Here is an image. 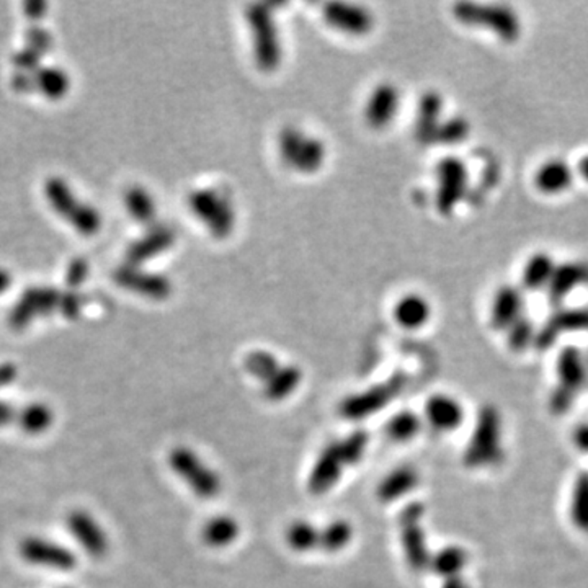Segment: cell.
<instances>
[{
	"label": "cell",
	"mask_w": 588,
	"mask_h": 588,
	"mask_svg": "<svg viewBox=\"0 0 588 588\" xmlns=\"http://www.w3.org/2000/svg\"><path fill=\"white\" fill-rule=\"evenodd\" d=\"M453 17L467 28L487 31L506 44L518 42L523 33L518 12L508 4L459 2L453 5Z\"/></svg>",
	"instance_id": "1"
},
{
	"label": "cell",
	"mask_w": 588,
	"mask_h": 588,
	"mask_svg": "<svg viewBox=\"0 0 588 588\" xmlns=\"http://www.w3.org/2000/svg\"><path fill=\"white\" fill-rule=\"evenodd\" d=\"M502 417L494 405H484L475 419L474 430L466 444L463 463L469 469L498 465L504 458Z\"/></svg>",
	"instance_id": "2"
},
{
	"label": "cell",
	"mask_w": 588,
	"mask_h": 588,
	"mask_svg": "<svg viewBox=\"0 0 588 588\" xmlns=\"http://www.w3.org/2000/svg\"><path fill=\"white\" fill-rule=\"evenodd\" d=\"M246 19L252 31L254 58L258 69L263 73L277 71L283 59V48L273 12L265 4H254L247 7Z\"/></svg>",
	"instance_id": "3"
},
{
	"label": "cell",
	"mask_w": 588,
	"mask_h": 588,
	"mask_svg": "<svg viewBox=\"0 0 588 588\" xmlns=\"http://www.w3.org/2000/svg\"><path fill=\"white\" fill-rule=\"evenodd\" d=\"M169 466L172 473L195 494L198 498L213 500L219 496L223 482L216 471L208 466L200 454L188 446H176L169 453Z\"/></svg>",
	"instance_id": "4"
},
{
	"label": "cell",
	"mask_w": 588,
	"mask_h": 588,
	"mask_svg": "<svg viewBox=\"0 0 588 588\" xmlns=\"http://www.w3.org/2000/svg\"><path fill=\"white\" fill-rule=\"evenodd\" d=\"M435 207L444 217L453 216L456 208L463 203L469 188V169L465 161L448 155L435 167Z\"/></svg>",
	"instance_id": "5"
},
{
	"label": "cell",
	"mask_w": 588,
	"mask_h": 588,
	"mask_svg": "<svg viewBox=\"0 0 588 588\" xmlns=\"http://www.w3.org/2000/svg\"><path fill=\"white\" fill-rule=\"evenodd\" d=\"M423 516H425V506L422 502H411L399 515L404 556L409 568L415 572H423L430 568V561H432V553L428 551L427 545V533L422 527Z\"/></svg>",
	"instance_id": "6"
},
{
	"label": "cell",
	"mask_w": 588,
	"mask_h": 588,
	"mask_svg": "<svg viewBox=\"0 0 588 588\" xmlns=\"http://www.w3.org/2000/svg\"><path fill=\"white\" fill-rule=\"evenodd\" d=\"M405 382L407 378L404 374H394L388 381L376 384L366 391L351 394L341 404V417L350 422H358L380 412L401 394Z\"/></svg>",
	"instance_id": "7"
},
{
	"label": "cell",
	"mask_w": 588,
	"mask_h": 588,
	"mask_svg": "<svg viewBox=\"0 0 588 588\" xmlns=\"http://www.w3.org/2000/svg\"><path fill=\"white\" fill-rule=\"evenodd\" d=\"M279 154L291 169L302 174H314L325 162V145L318 137L306 136L296 128H286L279 135Z\"/></svg>",
	"instance_id": "8"
},
{
	"label": "cell",
	"mask_w": 588,
	"mask_h": 588,
	"mask_svg": "<svg viewBox=\"0 0 588 588\" xmlns=\"http://www.w3.org/2000/svg\"><path fill=\"white\" fill-rule=\"evenodd\" d=\"M188 205L195 215L216 238H226L231 234L236 213L226 196L215 190H198L188 198Z\"/></svg>",
	"instance_id": "9"
},
{
	"label": "cell",
	"mask_w": 588,
	"mask_h": 588,
	"mask_svg": "<svg viewBox=\"0 0 588 588\" xmlns=\"http://www.w3.org/2000/svg\"><path fill=\"white\" fill-rule=\"evenodd\" d=\"M350 467L341 451V440L332 442L320 451L308 477L310 494L324 496L341 481L343 471Z\"/></svg>",
	"instance_id": "10"
},
{
	"label": "cell",
	"mask_w": 588,
	"mask_h": 588,
	"mask_svg": "<svg viewBox=\"0 0 588 588\" xmlns=\"http://www.w3.org/2000/svg\"><path fill=\"white\" fill-rule=\"evenodd\" d=\"M525 316V291L520 285L504 283L494 291L489 306V324L492 331L506 333L516 320Z\"/></svg>",
	"instance_id": "11"
},
{
	"label": "cell",
	"mask_w": 588,
	"mask_h": 588,
	"mask_svg": "<svg viewBox=\"0 0 588 588\" xmlns=\"http://www.w3.org/2000/svg\"><path fill=\"white\" fill-rule=\"evenodd\" d=\"M576 166L562 157H549L537 167L533 174V186L539 195L554 198L564 195L576 184Z\"/></svg>",
	"instance_id": "12"
},
{
	"label": "cell",
	"mask_w": 588,
	"mask_h": 588,
	"mask_svg": "<svg viewBox=\"0 0 588 588\" xmlns=\"http://www.w3.org/2000/svg\"><path fill=\"white\" fill-rule=\"evenodd\" d=\"M20 556L28 564L56 570H73L77 564L73 551L43 537H30L23 539Z\"/></svg>",
	"instance_id": "13"
},
{
	"label": "cell",
	"mask_w": 588,
	"mask_h": 588,
	"mask_svg": "<svg viewBox=\"0 0 588 588\" xmlns=\"http://www.w3.org/2000/svg\"><path fill=\"white\" fill-rule=\"evenodd\" d=\"M588 332V308H564L554 312L537 331L535 347L539 350L551 349L561 335Z\"/></svg>",
	"instance_id": "14"
},
{
	"label": "cell",
	"mask_w": 588,
	"mask_h": 588,
	"mask_svg": "<svg viewBox=\"0 0 588 588\" xmlns=\"http://www.w3.org/2000/svg\"><path fill=\"white\" fill-rule=\"evenodd\" d=\"M584 286H588V260L559 262L547 285V300L553 306H561L572 293Z\"/></svg>",
	"instance_id": "15"
},
{
	"label": "cell",
	"mask_w": 588,
	"mask_h": 588,
	"mask_svg": "<svg viewBox=\"0 0 588 588\" xmlns=\"http://www.w3.org/2000/svg\"><path fill=\"white\" fill-rule=\"evenodd\" d=\"M67 528L74 539L92 558H104L110 547V539L98 521L82 510H75L67 516Z\"/></svg>",
	"instance_id": "16"
},
{
	"label": "cell",
	"mask_w": 588,
	"mask_h": 588,
	"mask_svg": "<svg viewBox=\"0 0 588 588\" xmlns=\"http://www.w3.org/2000/svg\"><path fill=\"white\" fill-rule=\"evenodd\" d=\"M324 19L335 30L353 36H363L372 30L374 19L372 12L355 4L331 2L324 7Z\"/></svg>",
	"instance_id": "17"
},
{
	"label": "cell",
	"mask_w": 588,
	"mask_h": 588,
	"mask_svg": "<svg viewBox=\"0 0 588 588\" xmlns=\"http://www.w3.org/2000/svg\"><path fill=\"white\" fill-rule=\"evenodd\" d=\"M558 389L577 397L582 389L588 386V358L577 347H564L556 358Z\"/></svg>",
	"instance_id": "18"
},
{
	"label": "cell",
	"mask_w": 588,
	"mask_h": 588,
	"mask_svg": "<svg viewBox=\"0 0 588 588\" xmlns=\"http://www.w3.org/2000/svg\"><path fill=\"white\" fill-rule=\"evenodd\" d=\"M443 122L444 100L442 93L436 90L423 93L415 114V137L422 145H435V139Z\"/></svg>",
	"instance_id": "19"
},
{
	"label": "cell",
	"mask_w": 588,
	"mask_h": 588,
	"mask_svg": "<svg viewBox=\"0 0 588 588\" xmlns=\"http://www.w3.org/2000/svg\"><path fill=\"white\" fill-rule=\"evenodd\" d=\"M425 420L440 434H451L465 422V409L448 394H434L425 404Z\"/></svg>",
	"instance_id": "20"
},
{
	"label": "cell",
	"mask_w": 588,
	"mask_h": 588,
	"mask_svg": "<svg viewBox=\"0 0 588 588\" xmlns=\"http://www.w3.org/2000/svg\"><path fill=\"white\" fill-rule=\"evenodd\" d=\"M401 93L392 83H381L372 90V97L365 108V120L374 129L391 124L399 112Z\"/></svg>",
	"instance_id": "21"
},
{
	"label": "cell",
	"mask_w": 588,
	"mask_h": 588,
	"mask_svg": "<svg viewBox=\"0 0 588 588\" xmlns=\"http://www.w3.org/2000/svg\"><path fill=\"white\" fill-rule=\"evenodd\" d=\"M61 302L58 293L50 289H35L25 293L15 310H12V329H23L35 318L44 316L56 306H61Z\"/></svg>",
	"instance_id": "22"
},
{
	"label": "cell",
	"mask_w": 588,
	"mask_h": 588,
	"mask_svg": "<svg viewBox=\"0 0 588 588\" xmlns=\"http://www.w3.org/2000/svg\"><path fill=\"white\" fill-rule=\"evenodd\" d=\"M558 260L547 250H537L525 260L520 275V288L528 293L546 291L549 281L553 278Z\"/></svg>",
	"instance_id": "23"
},
{
	"label": "cell",
	"mask_w": 588,
	"mask_h": 588,
	"mask_svg": "<svg viewBox=\"0 0 588 588\" xmlns=\"http://www.w3.org/2000/svg\"><path fill=\"white\" fill-rule=\"evenodd\" d=\"M394 319L405 331H419L432 319V304L419 293H409L394 306Z\"/></svg>",
	"instance_id": "24"
},
{
	"label": "cell",
	"mask_w": 588,
	"mask_h": 588,
	"mask_svg": "<svg viewBox=\"0 0 588 588\" xmlns=\"http://www.w3.org/2000/svg\"><path fill=\"white\" fill-rule=\"evenodd\" d=\"M116 279L120 285H123L124 288L133 289L136 293L145 294L147 298H154V300H164L172 291V285L166 277L153 275V273H141L131 265L128 269L120 270Z\"/></svg>",
	"instance_id": "25"
},
{
	"label": "cell",
	"mask_w": 588,
	"mask_h": 588,
	"mask_svg": "<svg viewBox=\"0 0 588 588\" xmlns=\"http://www.w3.org/2000/svg\"><path fill=\"white\" fill-rule=\"evenodd\" d=\"M419 482H420V475L415 467L399 466V467L392 469L391 473L382 479L378 485L376 496L382 504H392V502L401 500L407 494H411Z\"/></svg>",
	"instance_id": "26"
},
{
	"label": "cell",
	"mask_w": 588,
	"mask_h": 588,
	"mask_svg": "<svg viewBox=\"0 0 588 588\" xmlns=\"http://www.w3.org/2000/svg\"><path fill=\"white\" fill-rule=\"evenodd\" d=\"M33 89L42 93L44 98L58 102L71 90V75L59 66H40L33 75Z\"/></svg>",
	"instance_id": "27"
},
{
	"label": "cell",
	"mask_w": 588,
	"mask_h": 588,
	"mask_svg": "<svg viewBox=\"0 0 588 588\" xmlns=\"http://www.w3.org/2000/svg\"><path fill=\"white\" fill-rule=\"evenodd\" d=\"M44 196L52 211L67 221H71L75 211L82 205V201L77 200L73 188L61 176H50L44 182Z\"/></svg>",
	"instance_id": "28"
},
{
	"label": "cell",
	"mask_w": 588,
	"mask_h": 588,
	"mask_svg": "<svg viewBox=\"0 0 588 588\" xmlns=\"http://www.w3.org/2000/svg\"><path fill=\"white\" fill-rule=\"evenodd\" d=\"M240 537V525L238 520L229 515H216L209 518L201 528V539L207 546L223 549L231 546Z\"/></svg>",
	"instance_id": "29"
},
{
	"label": "cell",
	"mask_w": 588,
	"mask_h": 588,
	"mask_svg": "<svg viewBox=\"0 0 588 588\" xmlns=\"http://www.w3.org/2000/svg\"><path fill=\"white\" fill-rule=\"evenodd\" d=\"M174 240H176V234L172 232V229L166 226L154 227L145 238L141 239L139 242H136L133 247L129 248V254H128L129 265L136 267L143 260L162 254L174 244Z\"/></svg>",
	"instance_id": "30"
},
{
	"label": "cell",
	"mask_w": 588,
	"mask_h": 588,
	"mask_svg": "<svg viewBox=\"0 0 588 588\" xmlns=\"http://www.w3.org/2000/svg\"><path fill=\"white\" fill-rule=\"evenodd\" d=\"M301 381H302V372L298 366L281 365L278 372L263 384V396L271 403L285 401L300 388Z\"/></svg>",
	"instance_id": "31"
},
{
	"label": "cell",
	"mask_w": 588,
	"mask_h": 588,
	"mask_svg": "<svg viewBox=\"0 0 588 588\" xmlns=\"http://www.w3.org/2000/svg\"><path fill=\"white\" fill-rule=\"evenodd\" d=\"M466 566H467V553L465 547L458 545L442 547L440 551L432 554L430 561V568L434 570V574L443 580L461 576Z\"/></svg>",
	"instance_id": "32"
},
{
	"label": "cell",
	"mask_w": 588,
	"mask_h": 588,
	"mask_svg": "<svg viewBox=\"0 0 588 588\" xmlns=\"http://www.w3.org/2000/svg\"><path fill=\"white\" fill-rule=\"evenodd\" d=\"M285 541L291 551L306 554L319 547L320 529L308 520H296L286 528Z\"/></svg>",
	"instance_id": "33"
},
{
	"label": "cell",
	"mask_w": 588,
	"mask_h": 588,
	"mask_svg": "<svg viewBox=\"0 0 588 588\" xmlns=\"http://www.w3.org/2000/svg\"><path fill=\"white\" fill-rule=\"evenodd\" d=\"M568 515L572 525L588 535V473H580L574 481Z\"/></svg>",
	"instance_id": "34"
},
{
	"label": "cell",
	"mask_w": 588,
	"mask_h": 588,
	"mask_svg": "<svg viewBox=\"0 0 588 588\" xmlns=\"http://www.w3.org/2000/svg\"><path fill=\"white\" fill-rule=\"evenodd\" d=\"M353 535L355 529L351 527L350 521L343 518L332 520L331 523H327L320 529L319 547L327 554H337L350 545Z\"/></svg>",
	"instance_id": "35"
},
{
	"label": "cell",
	"mask_w": 588,
	"mask_h": 588,
	"mask_svg": "<svg viewBox=\"0 0 588 588\" xmlns=\"http://www.w3.org/2000/svg\"><path fill=\"white\" fill-rule=\"evenodd\" d=\"M422 430V419L412 411L397 412L386 423V435L396 443H407Z\"/></svg>",
	"instance_id": "36"
},
{
	"label": "cell",
	"mask_w": 588,
	"mask_h": 588,
	"mask_svg": "<svg viewBox=\"0 0 588 588\" xmlns=\"http://www.w3.org/2000/svg\"><path fill=\"white\" fill-rule=\"evenodd\" d=\"M19 423L25 434L38 435L46 432L52 425L54 413L46 404L33 403L25 405L19 413Z\"/></svg>",
	"instance_id": "37"
},
{
	"label": "cell",
	"mask_w": 588,
	"mask_h": 588,
	"mask_svg": "<svg viewBox=\"0 0 588 588\" xmlns=\"http://www.w3.org/2000/svg\"><path fill=\"white\" fill-rule=\"evenodd\" d=\"M124 207L128 215L139 223H151L154 219V198L143 186H131L124 193Z\"/></svg>",
	"instance_id": "38"
},
{
	"label": "cell",
	"mask_w": 588,
	"mask_h": 588,
	"mask_svg": "<svg viewBox=\"0 0 588 588\" xmlns=\"http://www.w3.org/2000/svg\"><path fill=\"white\" fill-rule=\"evenodd\" d=\"M537 327L533 320L527 314L521 319L516 320L515 324L506 332V347L514 353H521L527 350L537 341Z\"/></svg>",
	"instance_id": "39"
},
{
	"label": "cell",
	"mask_w": 588,
	"mask_h": 588,
	"mask_svg": "<svg viewBox=\"0 0 588 588\" xmlns=\"http://www.w3.org/2000/svg\"><path fill=\"white\" fill-rule=\"evenodd\" d=\"M244 365H246L248 374H252L257 381L263 382V384L269 381L270 378L281 368L278 358L265 350L248 353Z\"/></svg>",
	"instance_id": "40"
},
{
	"label": "cell",
	"mask_w": 588,
	"mask_h": 588,
	"mask_svg": "<svg viewBox=\"0 0 588 588\" xmlns=\"http://www.w3.org/2000/svg\"><path fill=\"white\" fill-rule=\"evenodd\" d=\"M471 135V123L465 116L444 118L443 124L436 135L435 145H458L465 143Z\"/></svg>",
	"instance_id": "41"
},
{
	"label": "cell",
	"mask_w": 588,
	"mask_h": 588,
	"mask_svg": "<svg viewBox=\"0 0 588 588\" xmlns=\"http://www.w3.org/2000/svg\"><path fill=\"white\" fill-rule=\"evenodd\" d=\"M69 224L82 236H93L102 229V216L95 208L82 203L71 217Z\"/></svg>",
	"instance_id": "42"
},
{
	"label": "cell",
	"mask_w": 588,
	"mask_h": 588,
	"mask_svg": "<svg viewBox=\"0 0 588 588\" xmlns=\"http://www.w3.org/2000/svg\"><path fill=\"white\" fill-rule=\"evenodd\" d=\"M368 444H370V435L363 430H357L341 440V451L345 454L349 466H357L362 461L363 456L368 450Z\"/></svg>",
	"instance_id": "43"
},
{
	"label": "cell",
	"mask_w": 588,
	"mask_h": 588,
	"mask_svg": "<svg viewBox=\"0 0 588 588\" xmlns=\"http://www.w3.org/2000/svg\"><path fill=\"white\" fill-rule=\"evenodd\" d=\"M17 378V368L13 365H0V389L9 386ZM15 419V412L11 404L0 401V427L9 425Z\"/></svg>",
	"instance_id": "44"
},
{
	"label": "cell",
	"mask_w": 588,
	"mask_h": 588,
	"mask_svg": "<svg viewBox=\"0 0 588 588\" xmlns=\"http://www.w3.org/2000/svg\"><path fill=\"white\" fill-rule=\"evenodd\" d=\"M576 401H577L576 396L554 388L553 392H551V396H549V411L554 413V415L568 413L572 409V405H574Z\"/></svg>",
	"instance_id": "45"
},
{
	"label": "cell",
	"mask_w": 588,
	"mask_h": 588,
	"mask_svg": "<svg viewBox=\"0 0 588 588\" xmlns=\"http://www.w3.org/2000/svg\"><path fill=\"white\" fill-rule=\"evenodd\" d=\"M28 40H30V50L38 54H42L46 48L51 46V38L46 31L42 28H33L28 31Z\"/></svg>",
	"instance_id": "46"
},
{
	"label": "cell",
	"mask_w": 588,
	"mask_h": 588,
	"mask_svg": "<svg viewBox=\"0 0 588 588\" xmlns=\"http://www.w3.org/2000/svg\"><path fill=\"white\" fill-rule=\"evenodd\" d=\"M572 443L582 453H588V422L578 423L572 430Z\"/></svg>",
	"instance_id": "47"
},
{
	"label": "cell",
	"mask_w": 588,
	"mask_h": 588,
	"mask_svg": "<svg viewBox=\"0 0 588 588\" xmlns=\"http://www.w3.org/2000/svg\"><path fill=\"white\" fill-rule=\"evenodd\" d=\"M46 9H48V4H44V2H27L23 5L25 15L33 20H42L46 13Z\"/></svg>",
	"instance_id": "48"
},
{
	"label": "cell",
	"mask_w": 588,
	"mask_h": 588,
	"mask_svg": "<svg viewBox=\"0 0 588 588\" xmlns=\"http://www.w3.org/2000/svg\"><path fill=\"white\" fill-rule=\"evenodd\" d=\"M83 277H85V263L83 262H79V263H74L71 270H69V283H79L82 281Z\"/></svg>",
	"instance_id": "49"
},
{
	"label": "cell",
	"mask_w": 588,
	"mask_h": 588,
	"mask_svg": "<svg viewBox=\"0 0 588 588\" xmlns=\"http://www.w3.org/2000/svg\"><path fill=\"white\" fill-rule=\"evenodd\" d=\"M576 172H577L578 178H582L588 185V154H584L578 159Z\"/></svg>",
	"instance_id": "50"
},
{
	"label": "cell",
	"mask_w": 588,
	"mask_h": 588,
	"mask_svg": "<svg viewBox=\"0 0 588 588\" xmlns=\"http://www.w3.org/2000/svg\"><path fill=\"white\" fill-rule=\"evenodd\" d=\"M442 588H471V585L466 582L463 576H458V577L444 578Z\"/></svg>",
	"instance_id": "51"
},
{
	"label": "cell",
	"mask_w": 588,
	"mask_h": 588,
	"mask_svg": "<svg viewBox=\"0 0 588 588\" xmlns=\"http://www.w3.org/2000/svg\"><path fill=\"white\" fill-rule=\"evenodd\" d=\"M12 278L11 271L5 269H0V294H4L7 289L11 288Z\"/></svg>",
	"instance_id": "52"
}]
</instances>
